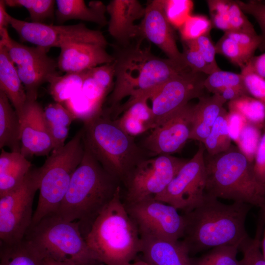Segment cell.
<instances>
[{
	"label": "cell",
	"instance_id": "obj_49",
	"mask_svg": "<svg viewBox=\"0 0 265 265\" xmlns=\"http://www.w3.org/2000/svg\"><path fill=\"white\" fill-rule=\"evenodd\" d=\"M226 101H233L245 95H250L245 87H230L225 88L219 94Z\"/></svg>",
	"mask_w": 265,
	"mask_h": 265
},
{
	"label": "cell",
	"instance_id": "obj_29",
	"mask_svg": "<svg viewBox=\"0 0 265 265\" xmlns=\"http://www.w3.org/2000/svg\"><path fill=\"white\" fill-rule=\"evenodd\" d=\"M0 265H44V255L29 240L0 243Z\"/></svg>",
	"mask_w": 265,
	"mask_h": 265
},
{
	"label": "cell",
	"instance_id": "obj_24",
	"mask_svg": "<svg viewBox=\"0 0 265 265\" xmlns=\"http://www.w3.org/2000/svg\"><path fill=\"white\" fill-rule=\"evenodd\" d=\"M55 4L56 20L59 24L79 20L102 26L107 25L106 6L101 1L93 0L87 5L82 0H57Z\"/></svg>",
	"mask_w": 265,
	"mask_h": 265
},
{
	"label": "cell",
	"instance_id": "obj_19",
	"mask_svg": "<svg viewBox=\"0 0 265 265\" xmlns=\"http://www.w3.org/2000/svg\"><path fill=\"white\" fill-rule=\"evenodd\" d=\"M107 44L96 42H79L63 45L57 60L62 72L85 71L114 61L115 57L106 50Z\"/></svg>",
	"mask_w": 265,
	"mask_h": 265
},
{
	"label": "cell",
	"instance_id": "obj_16",
	"mask_svg": "<svg viewBox=\"0 0 265 265\" xmlns=\"http://www.w3.org/2000/svg\"><path fill=\"white\" fill-rule=\"evenodd\" d=\"M195 106L188 103L152 129L143 140L144 150L155 157L179 152L189 139Z\"/></svg>",
	"mask_w": 265,
	"mask_h": 265
},
{
	"label": "cell",
	"instance_id": "obj_38",
	"mask_svg": "<svg viewBox=\"0 0 265 265\" xmlns=\"http://www.w3.org/2000/svg\"><path fill=\"white\" fill-rule=\"evenodd\" d=\"M261 130L247 122L236 142L239 150L253 163L262 136Z\"/></svg>",
	"mask_w": 265,
	"mask_h": 265
},
{
	"label": "cell",
	"instance_id": "obj_1",
	"mask_svg": "<svg viewBox=\"0 0 265 265\" xmlns=\"http://www.w3.org/2000/svg\"><path fill=\"white\" fill-rule=\"evenodd\" d=\"M252 206L237 202L224 204L205 193L199 206L183 214L185 225L181 241L189 255L218 246L240 245L249 237L245 224Z\"/></svg>",
	"mask_w": 265,
	"mask_h": 265
},
{
	"label": "cell",
	"instance_id": "obj_47",
	"mask_svg": "<svg viewBox=\"0 0 265 265\" xmlns=\"http://www.w3.org/2000/svg\"><path fill=\"white\" fill-rule=\"evenodd\" d=\"M253 171L257 181L265 189V127L255 156Z\"/></svg>",
	"mask_w": 265,
	"mask_h": 265
},
{
	"label": "cell",
	"instance_id": "obj_3",
	"mask_svg": "<svg viewBox=\"0 0 265 265\" xmlns=\"http://www.w3.org/2000/svg\"><path fill=\"white\" fill-rule=\"evenodd\" d=\"M120 183L84 145L82 160L55 213L67 221L77 222L85 238L96 219L121 187Z\"/></svg>",
	"mask_w": 265,
	"mask_h": 265
},
{
	"label": "cell",
	"instance_id": "obj_13",
	"mask_svg": "<svg viewBox=\"0 0 265 265\" xmlns=\"http://www.w3.org/2000/svg\"><path fill=\"white\" fill-rule=\"evenodd\" d=\"M9 24L21 40L47 51L60 48L65 44L79 42H96L108 44L103 33L88 28L84 24L53 25L35 23L16 19L9 15Z\"/></svg>",
	"mask_w": 265,
	"mask_h": 265
},
{
	"label": "cell",
	"instance_id": "obj_15",
	"mask_svg": "<svg viewBox=\"0 0 265 265\" xmlns=\"http://www.w3.org/2000/svg\"><path fill=\"white\" fill-rule=\"evenodd\" d=\"M115 62L89 69L81 90L64 104L76 119L83 121L103 110L114 85Z\"/></svg>",
	"mask_w": 265,
	"mask_h": 265
},
{
	"label": "cell",
	"instance_id": "obj_4",
	"mask_svg": "<svg viewBox=\"0 0 265 265\" xmlns=\"http://www.w3.org/2000/svg\"><path fill=\"white\" fill-rule=\"evenodd\" d=\"M85 239L105 265H128L140 252V237L122 200L121 187L96 219Z\"/></svg>",
	"mask_w": 265,
	"mask_h": 265
},
{
	"label": "cell",
	"instance_id": "obj_30",
	"mask_svg": "<svg viewBox=\"0 0 265 265\" xmlns=\"http://www.w3.org/2000/svg\"><path fill=\"white\" fill-rule=\"evenodd\" d=\"M88 70L66 73L52 79L49 83V89L54 100L64 103L78 93L81 89Z\"/></svg>",
	"mask_w": 265,
	"mask_h": 265
},
{
	"label": "cell",
	"instance_id": "obj_26",
	"mask_svg": "<svg viewBox=\"0 0 265 265\" xmlns=\"http://www.w3.org/2000/svg\"><path fill=\"white\" fill-rule=\"evenodd\" d=\"M31 169V164L21 153L1 149L0 155V197L18 188Z\"/></svg>",
	"mask_w": 265,
	"mask_h": 265
},
{
	"label": "cell",
	"instance_id": "obj_36",
	"mask_svg": "<svg viewBox=\"0 0 265 265\" xmlns=\"http://www.w3.org/2000/svg\"><path fill=\"white\" fill-rule=\"evenodd\" d=\"M204 85L205 88L213 94H219L225 88L230 87H245L240 74L221 70L208 75Z\"/></svg>",
	"mask_w": 265,
	"mask_h": 265
},
{
	"label": "cell",
	"instance_id": "obj_43",
	"mask_svg": "<svg viewBox=\"0 0 265 265\" xmlns=\"http://www.w3.org/2000/svg\"><path fill=\"white\" fill-rule=\"evenodd\" d=\"M183 42L184 45L196 49L214 72L221 70L215 60V46L209 35H202L194 40Z\"/></svg>",
	"mask_w": 265,
	"mask_h": 265
},
{
	"label": "cell",
	"instance_id": "obj_39",
	"mask_svg": "<svg viewBox=\"0 0 265 265\" xmlns=\"http://www.w3.org/2000/svg\"><path fill=\"white\" fill-rule=\"evenodd\" d=\"M193 7L190 0H164L166 17L171 25L180 28L191 15Z\"/></svg>",
	"mask_w": 265,
	"mask_h": 265
},
{
	"label": "cell",
	"instance_id": "obj_44",
	"mask_svg": "<svg viewBox=\"0 0 265 265\" xmlns=\"http://www.w3.org/2000/svg\"><path fill=\"white\" fill-rule=\"evenodd\" d=\"M182 53L185 65L193 71L209 75L214 71L194 48L184 45Z\"/></svg>",
	"mask_w": 265,
	"mask_h": 265
},
{
	"label": "cell",
	"instance_id": "obj_2",
	"mask_svg": "<svg viewBox=\"0 0 265 265\" xmlns=\"http://www.w3.org/2000/svg\"><path fill=\"white\" fill-rule=\"evenodd\" d=\"M140 38L134 45L123 47L115 57L114 85L106 108L112 114L120 102L144 97L149 99L158 87L175 76L190 69L169 58L154 55L150 48H143Z\"/></svg>",
	"mask_w": 265,
	"mask_h": 265
},
{
	"label": "cell",
	"instance_id": "obj_5",
	"mask_svg": "<svg viewBox=\"0 0 265 265\" xmlns=\"http://www.w3.org/2000/svg\"><path fill=\"white\" fill-rule=\"evenodd\" d=\"M205 193L217 198L265 206V189L257 181L253 163L238 147L211 156L205 152Z\"/></svg>",
	"mask_w": 265,
	"mask_h": 265
},
{
	"label": "cell",
	"instance_id": "obj_40",
	"mask_svg": "<svg viewBox=\"0 0 265 265\" xmlns=\"http://www.w3.org/2000/svg\"><path fill=\"white\" fill-rule=\"evenodd\" d=\"M211 21L202 15H191L179 28L183 41L195 39L199 37L209 35L212 28Z\"/></svg>",
	"mask_w": 265,
	"mask_h": 265
},
{
	"label": "cell",
	"instance_id": "obj_14",
	"mask_svg": "<svg viewBox=\"0 0 265 265\" xmlns=\"http://www.w3.org/2000/svg\"><path fill=\"white\" fill-rule=\"evenodd\" d=\"M204 74L186 70L166 81L151 94L154 128L194 98L203 96Z\"/></svg>",
	"mask_w": 265,
	"mask_h": 265
},
{
	"label": "cell",
	"instance_id": "obj_11",
	"mask_svg": "<svg viewBox=\"0 0 265 265\" xmlns=\"http://www.w3.org/2000/svg\"><path fill=\"white\" fill-rule=\"evenodd\" d=\"M124 205L140 237L174 241L183 238L184 218L173 206L157 200L154 197Z\"/></svg>",
	"mask_w": 265,
	"mask_h": 265
},
{
	"label": "cell",
	"instance_id": "obj_27",
	"mask_svg": "<svg viewBox=\"0 0 265 265\" xmlns=\"http://www.w3.org/2000/svg\"><path fill=\"white\" fill-rule=\"evenodd\" d=\"M195 106L192 130L189 139L203 143L209 134L226 101L220 95L199 98Z\"/></svg>",
	"mask_w": 265,
	"mask_h": 265
},
{
	"label": "cell",
	"instance_id": "obj_21",
	"mask_svg": "<svg viewBox=\"0 0 265 265\" xmlns=\"http://www.w3.org/2000/svg\"><path fill=\"white\" fill-rule=\"evenodd\" d=\"M142 259L152 265H191L189 252L181 241L140 237Z\"/></svg>",
	"mask_w": 265,
	"mask_h": 265
},
{
	"label": "cell",
	"instance_id": "obj_37",
	"mask_svg": "<svg viewBox=\"0 0 265 265\" xmlns=\"http://www.w3.org/2000/svg\"><path fill=\"white\" fill-rule=\"evenodd\" d=\"M216 53L227 58L232 63L242 69L253 57V53L223 35L215 45Z\"/></svg>",
	"mask_w": 265,
	"mask_h": 265
},
{
	"label": "cell",
	"instance_id": "obj_28",
	"mask_svg": "<svg viewBox=\"0 0 265 265\" xmlns=\"http://www.w3.org/2000/svg\"><path fill=\"white\" fill-rule=\"evenodd\" d=\"M21 123L6 95L0 91V148L21 153Z\"/></svg>",
	"mask_w": 265,
	"mask_h": 265
},
{
	"label": "cell",
	"instance_id": "obj_12",
	"mask_svg": "<svg viewBox=\"0 0 265 265\" xmlns=\"http://www.w3.org/2000/svg\"><path fill=\"white\" fill-rule=\"evenodd\" d=\"M205 152L204 144L200 142L193 157L182 166L165 190L154 198L170 205L184 213L199 206L205 196Z\"/></svg>",
	"mask_w": 265,
	"mask_h": 265
},
{
	"label": "cell",
	"instance_id": "obj_53",
	"mask_svg": "<svg viewBox=\"0 0 265 265\" xmlns=\"http://www.w3.org/2000/svg\"><path fill=\"white\" fill-rule=\"evenodd\" d=\"M44 265H77L76 264L68 261H59L52 258L45 257L44 259Z\"/></svg>",
	"mask_w": 265,
	"mask_h": 265
},
{
	"label": "cell",
	"instance_id": "obj_25",
	"mask_svg": "<svg viewBox=\"0 0 265 265\" xmlns=\"http://www.w3.org/2000/svg\"><path fill=\"white\" fill-rule=\"evenodd\" d=\"M14 64L4 46L0 44V91L6 95L20 119L27 96Z\"/></svg>",
	"mask_w": 265,
	"mask_h": 265
},
{
	"label": "cell",
	"instance_id": "obj_31",
	"mask_svg": "<svg viewBox=\"0 0 265 265\" xmlns=\"http://www.w3.org/2000/svg\"><path fill=\"white\" fill-rule=\"evenodd\" d=\"M228 112L223 108L209 134L202 143L206 153L217 155L228 150L232 146L228 125Z\"/></svg>",
	"mask_w": 265,
	"mask_h": 265
},
{
	"label": "cell",
	"instance_id": "obj_45",
	"mask_svg": "<svg viewBox=\"0 0 265 265\" xmlns=\"http://www.w3.org/2000/svg\"><path fill=\"white\" fill-rule=\"evenodd\" d=\"M244 13L252 16L258 22L261 31L262 43H265V2L260 0H236Z\"/></svg>",
	"mask_w": 265,
	"mask_h": 265
},
{
	"label": "cell",
	"instance_id": "obj_6",
	"mask_svg": "<svg viewBox=\"0 0 265 265\" xmlns=\"http://www.w3.org/2000/svg\"><path fill=\"white\" fill-rule=\"evenodd\" d=\"M83 123L84 145L102 166L121 183L136 164L146 158L145 151L105 109Z\"/></svg>",
	"mask_w": 265,
	"mask_h": 265
},
{
	"label": "cell",
	"instance_id": "obj_23",
	"mask_svg": "<svg viewBox=\"0 0 265 265\" xmlns=\"http://www.w3.org/2000/svg\"><path fill=\"white\" fill-rule=\"evenodd\" d=\"M148 100L144 97L127 101L113 113L115 116L122 113L121 117L114 120L127 133L133 137L154 128L153 113L147 104Z\"/></svg>",
	"mask_w": 265,
	"mask_h": 265
},
{
	"label": "cell",
	"instance_id": "obj_17",
	"mask_svg": "<svg viewBox=\"0 0 265 265\" xmlns=\"http://www.w3.org/2000/svg\"><path fill=\"white\" fill-rule=\"evenodd\" d=\"M138 27L139 38L151 42L160 49L168 58L187 67L183 62L182 53L178 48L173 26L166 17L164 0L148 1Z\"/></svg>",
	"mask_w": 265,
	"mask_h": 265
},
{
	"label": "cell",
	"instance_id": "obj_10",
	"mask_svg": "<svg viewBox=\"0 0 265 265\" xmlns=\"http://www.w3.org/2000/svg\"><path fill=\"white\" fill-rule=\"evenodd\" d=\"M187 160L169 155L141 160L122 182L125 187L123 203L136 202L161 193Z\"/></svg>",
	"mask_w": 265,
	"mask_h": 265
},
{
	"label": "cell",
	"instance_id": "obj_9",
	"mask_svg": "<svg viewBox=\"0 0 265 265\" xmlns=\"http://www.w3.org/2000/svg\"><path fill=\"white\" fill-rule=\"evenodd\" d=\"M40 179V168H31L18 188L0 197V243L12 244L24 239L32 223L33 202Z\"/></svg>",
	"mask_w": 265,
	"mask_h": 265
},
{
	"label": "cell",
	"instance_id": "obj_54",
	"mask_svg": "<svg viewBox=\"0 0 265 265\" xmlns=\"http://www.w3.org/2000/svg\"><path fill=\"white\" fill-rule=\"evenodd\" d=\"M128 265H152L149 264V263L142 259L140 260L135 261L133 262H132L129 264Z\"/></svg>",
	"mask_w": 265,
	"mask_h": 265
},
{
	"label": "cell",
	"instance_id": "obj_32",
	"mask_svg": "<svg viewBox=\"0 0 265 265\" xmlns=\"http://www.w3.org/2000/svg\"><path fill=\"white\" fill-rule=\"evenodd\" d=\"M229 111L241 115L247 122L260 129L265 127V105L250 95H245L229 101Z\"/></svg>",
	"mask_w": 265,
	"mask_h": 265
},
{
	"label": "cell",
	"instance_id": "obj_7",
	"mask_svg": "<svg viewBox=\"0 0 265 265\" xmlns=\"http://www.w3.org/2000/svg\"><path fill=\"white\" fill-rule=\"evenodd\" d=\"M82 128L62 147L53 149L39 167V195L30 228L57 211L84 153Z\"/></svg>",
	"mask_w": 265,
	"mask_h": 265
},
{
	"label": "cell",
	"instance_id": "obj_48",
	"mask_svg": "<svg viewBox=\"0 0 265 265\" xmlns=\"http://www.w3.org/2000/svg\"><path fill=\"white\" fill-rule=\"evenodd\" d=\"M227 121L232 140L236 142L247 121L241 115L235 111L228 113Z\"/></svg>",
	"mask_w": 265,
	"mask_h": 265
},
{
	"label": "cell",
	"instance_id": "obj_8",
	"mask_svg": "<svg viewBox=\"0 0 265 265\" xmlns=\"http://www.w3.org/2000/svg\"><path fill=\"white\" fill-rule=\"evenodd\" d=\"M25 238L45 257L77 265H104L89 247L79 224L56 213L45 217L31 227Z\"/></svg>",
	"mask_w": 265,
	"mask_h": 265
},
{
	"label": "cell",
	"instance_id": "obj_34",
	"mask_svg": "<svg viewBox=\"0 0 265 265\" xmlns=\"http://www.w3.org/2000/svg\"><path fill=\"white\" fill-rule=\"evenodd\" d=\"M239 246L226 245L211 249L199 258L191 259V265H239L237 259Z\"/></svg>",
	"mask_w": 265,
	"mask_h": 265
},
{
	"label": "cell",
	"instance_id": "obj_33",
	"mask_svg": "<svg viewBox=\"0 0 265 265\" xmlns=\"http://www.w3.org/2000/svg\"><path fill=\"white\" fill-rule=\"evenodd\" d=\"M6 6L23 7L28 12L31 22L45 24V22L54 17L55 0H5Z\"/></svg>",
	"mask_w": 265,
	"mask_h": 265
},
{
	"label": "cell",
	"instance_id": "obj_51",
	"mask_svg": "<svg viewBox=\"0 0 265 265\" xmlns=\"http://www.w3.org/2000/svg\"><path fill=\"white\" fill-rule=\"evenodd\" d=\"M6 4L3 0H0V32L7 29L9 24V14L6 10Z\"/></svg>",
	"mask_w": 265,
	"mask_h": 265
},
{
	"label": "cell",
	"instance_id": "obj_20",
	"mask_svg": "<svg viewBox=\"0 0 265 265\" xmlns=\"http://www.w3.org/2000/svg\"><path fill=\"white\" fill-rule=\"evenodd\" d=\"M109 15L108 31L123 47L129 45L134 38L139 37L138 25L135 21L143 18L144 7L137 0H111L106 6Z\"/></svg>",
	"mask_w": 265,
	"mask_h": 265
},
{
	"label": "cell",
	"instance_id": "obj_41",
	"mask_svg": "<svg viewBox=\"0 0 265 265\" xmlns=\"http://www.w3.org/2000/svg\"><path fill=\"white\" fill-rule=\"evenodd\" d=\"M44 113L49 128H69L75 119L65 106L57 102L48 105L44 109Z\"/></svg>",
	"mask_w": 265,
	"mask_h": 265
},
{
	"label": "cell",
	"instance_id": "obj_52",
	"mask_svg": "<svg viewBox=\"0 0 265 265\" xmlns=\"http://www.w3.org/2000/svg\"><path fill=\"white\" fill-rule=\"evenodd\" d=\"M261 218L263 223V230L261 240V248L265 259V206L261 208Z\"/></svg>",
	"mask_w": 265,
	"mask_h": 265
},
{
	"label": "cell",
	"instance_id": "obj_22",
	"mask_svg": "<svg viewBox=\"0 0 265 265\" xmlns=\"http://www.w3.org/2000/svg\"><path fill=\"white\" fill-rule=\"evenodd\" d=\"M0 44L16 65L19 71L30 72L45 68H58L57 61L49 56L48 51L39 47H29L13 40L7 29L0 32Z\"/></svg>",
	"mask_w": 265,
	"mask_h": 265
},
{
	"label": "cell",
	"instance_id": "obj_42",
	"mask_svg": "<svg viewBox=\"0 0 265 265\" xmlns=\"http://www.w3.org/2000/svg\"><path fill=\"white\" fill-rule=\"evenodd\" d=\"M240 74L249 94L265 105V79L256 74L248 62L241 69Z\"/></svg>",
	"mask_w": 265,
	"mask_h": 265
},
{
	"label": "cell",
	"instance_id": "obj_35",
	"mask_svg": "<svg viewBox=\"0 0 265 265\" xmlns=\"http://www.w3.org/2000/svg\"><path fill=\"white\" fill-rule=\"evenodd\" d=\"M263 230V223L261 217L258 223L255 236L243 241L239 246L243 257L239 265H265V259L261 248V240Z\"/></svg>",
	"mask_w": 265,
	"mask_h": 265
},
{
	"label": "cell",
	"instance_id": "obj_50",
	"mask_svg": "<svg viewBox=\"0 0 265 265\" xmlns=\"http://www.w3.org/2000/svg\"><path fill=\"white\" fill-rule=\"evenodd\" d=\"M248 63L256 74L265 79V53L252 57Z\"/></svg>",
	"mask_w": 265,
	"mask_h": 265
},
{
	"label": "cell",
	"instance_id": "obj_18",
	"mask_svg": "<svg viewBox=\"0 0 265 265\" xmlns=\"http://www.w3.org/2000/svg\"><path fill=\"white\" fill-rule=\"evenodd\" d=\"M21 123V153L26 158L45 156L54 149L44 109L37 100H27Z\"/></svg>",
	"mask_w": 265,
	"mask_h": 265
},
{
	"label": "cell",
	"instance_id": "obj_46",
	"mask_svg": "<svg viewBox=\"0 0 265 265\" xmlns=\"http://www.w3.org/2000/svg\"><path fill=\"white\" fill-rule=\"evenodd\" d=\"M224 35L232 39L242 48L254 54L256 50L262 44L261 36L243 31H230Z\"/></svg>",
	"mask_w": 265,
	"mask_h": 265
}]
</instances>
